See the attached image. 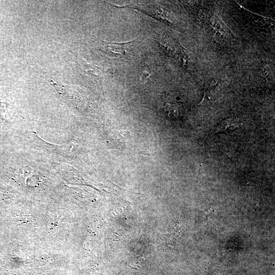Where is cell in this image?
<instances>
[{"instance_id": "obj_1", "label": "cell", "mask_w": 275, "mask_h": 275, "mask_svg": "<svg viewBox=\"0 0 275 275\" xmlns=\"http://www.w3.org/2000/svg\"><path fill=\"white\" fill-rule=\"evenodd\" d=\"M127 43H116L102 41L101 50L107 56L114 58H123L126 55Z\"/></svg>"}, {"instance_id": "obj_2", "label": "cell", "mask_w": 275, "mask_h": 275, "mask_svg": "<svg viewBox=\"0 0 275 275\" xmlns=\"http://www.w3.org/2000/svg\"><path fill=\"white\" fill-rule=\"evenodd\" d=\"M240 123L236 119L230 118L222 122L216 128V132L232 130L239 127Z\"/></svg>"}, {"instance_id": "obj_3", "label": "cell", "mask_w": 275, "mask_h": 275, "mask_svg": "<svg viewBox=\"0 0 275 275\" xmlns=\"http://www.w3.org/2000/svg\"><path fill=\"white\" fill-rule=\"evenodd\" d=\"M212 25L215 30L222 35H224L227 32L226 25L217 15H215L212 18Z\"/></svg>"}]
</instances>
